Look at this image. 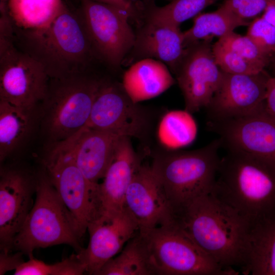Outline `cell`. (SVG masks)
Listing matches in <instances>:
<instances>
[{"label":"cell","instance_id":"5bb4252c","mask_svg":"<svg viewBox=\"0 0 275 275\" xmlns=\"http://www.w3.org/2000/svg\"><path fill=\"white\" fill-rule=\"evenodd\" d=\"M139 230L136 221L125 207L119 211L101 214L90 223L87 228L88 245L77 253L86 267V272L97 275Z\"/></svg>","mask_w":275,"mask_h":275},{"label":"cell","instance_id":"484cf974","mask_svg":"<svg viewBox=\"0 0 275 275\" xmlns=\"http://www.w3.org/2000/svg\"><path fill=\"white\" fill-rule=\"evenodd\" d=\"M97 275H152L139 231L127 242L118 255L102 267Z\"/></svg>","mask_w":275,"mask_h":275},{"label":"cell","instance_id":"83f0119b","mask_svg":"<svg viewBox=\"0 0 275 275\" xmlns=\"http://www.w3.org/2000/svg\"><path fill=\"white\" fill-rule=\"evenodd\" d=\"M217 0H171L162 7H152L146 19L161 22L179 27L186 20L194 18Z\"/></svg>","mask_w":275,"mask_h":275},{"label":"cell","instance_id":"7c38bea8","mask_svg":"<svg viewBox=\"0 0 275 275\" xmlns=\"http://www.w3.org/2000/svg\"><path fill=\"white\" fill-rule=\"evenodd\" d=\"M149 121L145 109L132 101L121 84L104 79L82 128L142 139L148 129Z\"/></svg>","mask_w":275,"mask_h":275},{"label":"cell","instance_id":"d6a6232c","mask_svg":"<svg viewBox=\"0 0 275 275\" xmlns=\"http://www.w3.org/2000/svg\"><path fill=\"white\" fill-rule=\"evenodd\" d=\"M270 0H225L222 4L240 18L250 22L263 12Z\"/></svg>","mask_w":275,"mask_h":275},{"label":"cell","instance_id":"44dd1931","mask_svg":"<svg viewBox=\"0 0 275 275\" xmlns=\"http://www.w3.org/2000/svg\"><path fill=\"white\" fill-rule=\"evenodd\" d=\"M175 83L168 66L152 58H144L133 63L124 72L122 86L135 103L161 94Z\"/></svg>","mask_w":275,"mask_h":275},{"label":"cell","instance_id":"836d02e7","mask_svg":"<svg viewBox=\"0 0 275 275\" xmlns=\"http://www.w3.org/2000/svg\"><path fill=\"white\" fill-rule=\"evenodd\" d=\"M23 254L19 251L14 254L1 251L0 274H4L9 270H15L24 261L22 257Z\"/></svg>","mask_w":275,"mask_h":275},{"label":"cell","instance_id":"cb8c5ba5","mask_svg":"<svg viewBox=\"0 0 275 275\" xmlns=\"http://www.w3.org/2000/svg\"><path fill=\"white\" fill-rule=\"evenodd\" d=\"M251 22L242 19L222 5L216 10L200 13L194 19L192 26L183 32L184 45L198 41L219 38L234 32L237 28L249 26Z\"/></svg>","mask_w":275,"mask_h":275},{"label":"cell","instance_id":"e0dca14e","mask_svg":"<svg viewBox=\"0 0 275 275\" xmlns=\"http://www.w3.org/2000/svg\"><path fill=\"white\" fill-rule=\"evenodd\" d=\"M124 206L136 221L140 230L171 221L172 209L151 166L141 164L129 185Z\"/></svg>","mask_w":275,"mask_h":275},{"label":"cell","instance_id":"5b68a950","mask_svg":"<svg viewBox=\"0 0 275 275\" xmlns=\"http://www.w3.org/2000/svg\"><path fill=\"white\" fill-rule=\"evenodd\" d=\"M104 80L89 71L50 78L39 104L42 129L49 145L66 140L86 124Z\"/></svg>","mask_w":275,"mask_h":275},{"label":"cell","instance_id":"7402d4cb","mask_svg":"<svg viewBox=\"0 0 275 275\" xmlns=\"http://www.w3.org/2000/svg\"><path fill=\"white\" fill-rule=\"evenodd\" d=\"M243 273L275 275V211L250 223Z\"/></svg>","mask_w":275,"mask_h":275},{"label":"cell","instance_id":"6da1fadb","mask_svg":"<svg viewBox=\"0 0 275 275\" xmlns=\"http://www.w3.org/2000/svg\"><path fill=\"white\" fill-rule=\"evenodd\" d=\"M171 222L224 268L242 267L250 223L211 193L173 211Z\"/></svg>","mask_w":275,"mask_h":275},{"label":"cell","instance_id":"52a82bcc","mask_svg":"<svg viewBox=\"0 0 275 275\" xmlns=\"http://www.w3.org/2000/svg\"><path fill=\"white\" fill-rule=\"evenodd\" d=\"M152 275H235L172 223L139 230Z\"/></svg>","mask_w":275,"mask_h":275},{"label":"cell","instance_id":"d4e9b609","mask_svg":"<svg viewBox=\"0 0 275 275\" xmlns=\"http://www.w3.org/2000/svg\"><path fill=\"white\" fill-rule=\"evenodd\" d=\"M63 0H8V12L13 26L33 30L49 24L64 6Z\"/></svg>","mask_w":275,"mask_h":275},{"label":"cell","instance_id":"4316f807","mask_svg":"<svg viewBox=\"0 0 275 275\" xmlns=\"http://www.w3.org/2000/svg\"><path fill=\"white\" fill-rule=\"evenodd\" d=\"M197 125L191 114L186 110H173L161 118L157 136L161 145L170 150L189 145L195 140Z\"/></svg>","mask_w":275,"mask_h":275},{"label":"cell","instance_id":"4dcf8cb0","mask_svg":"<svg viewBox=\"0 0 275 275\" xmlns=\"http://www.w3.org/2000/svg\"><path fill=\"white\" fill-rule=\"evenodd\" d=\"M215 61L224 72L230 74H256L265 70L243 58L218 41L212 45Z\"/></svg>","mask_w":275,"mask_h":275},{"label":"cell","instance_id":"1f68e13d","mask_svg":"<svg viewBox=\"0 0 275 275\" xmlns=\"http://www.w3.org/2000/svg\"><path fill=\"white\" fill-rule=\"evenodd\" d=\"M246 35L272 59L275 55L274 26L258 16L250 22Z\"/></svg>","mask_w":275,"mask_h":275},{"label":"cell","instance_id":"74e56055","mask_svg":"<svg viewBox=\"0 0 275 275\" xmlns=\"http://www.w3.org/2000/svg\"><path fill=\"white\" fill-rule=\"evenodd\" d=\"M8 0H0V10L4 11L8 9Z\"/></svg>","mask_w":275,"mask_h":275},{"label":"cell","instance_id":"e575fe53","mask_svg":"<svg viewBox=\"0 0 275 275\" xmlns=\"http://www.w3.org/2000/svg\"><path fill=\"white\" fill-rule=\"evenodd\" d=\"M109 4L127 12L132 18L138 19V11L131 0H89Z\"/></svg>","mask_w":275,"mask_h":275},{"label":"cell","instance_id":"ac0fdd59","mask_svg":"<svg viewBox=\"0 0 275 275\" xmlns=\"http://www.w3.org/2000/svg\"><path fill=\"white\" fill-rule=\"evenodd\" d=\"M121 136L109 131L82 128L57 144L67 151L87 179L98 184L113 158Z\"/></svg>","mask_w":275,"mask_h":275},{"label":"cell","instance_id":"8fae6325","mask_svg":"<svg viewBox=\"0 0 275 275\" xmlns=\"http://www.w3.org/2000/svg\"><path fill=\"white\" fill-rule=\"evenodd\" d=\"M211 41L187 46L174 72L184 97L185 109L191 114L209 105L223 78L224 72L215 61Z\"/></svg>","mask_w":275,"mask_h":275},{"label":"cell","instance_id":"f35d334b","mask_svg":"<svg viewBox=\"0 0 275 275\" xmlns=\"http://www.w3.org/2000/svg\"><path fill=\"white\" fill-rule=\"evenodd\" d=\"M271 63H272L273 64V65H274V74H275V55H274V56L273 57V58L272 59Z\"/></svg>","mask_w":275,"mask_h":275},{"label":"cell","instance_id":"f1b7e54d","mask_svg":"<svg viewBox=\"0 0 275 275\" xmlns=\"http://www.w3.org/2000/svg\"><path fill=\"white\" fill-rule=\"evenodd\" d=\"M86 272V267L77 254L54 264L45 263L30 256L15 270V275H81Z\"/></svg>","mask_w":275,"mask_h":275},{"label":"cell","instance_id":"d6986e66","mask_svg":"<svg viewBox=\"0 0 275 275\" xmlns=\"http://www.w3.org/2000/svg\"><path fill=\"white\" fill-rule=\"evenodd\" d=\"M141 164L130 138L121 136L102 182L99 183L100 215L119 211L125 207L126 191Z\"/></svg>","mask_w":275,"mask_h":275},{"label":"cell","instance_id":"ba28073f","mask_svg":"<svg viewBox=\"0 0 275 275\" xmlns=\"http://www.w3.org/2000/svg\"><path fill=\"white\" fill-rule=\"evenodd\" d=\"M43 169L69 211L80 238L100 213L98 184L90 182L69 153L57 144L49 145Z\"/></svg>","mask_w":275,"mask_h":275},{"label":"cell","instance_id":"f546056e","mask_svg":"<svg viewBox=\"0 0 275 275\" xmlns=\"http://www.w3.org/2000/svg\"><path fill=\"white\" fill-rule=\"evenodd\" d=\"M217 41L263 70L271 63L272 58L247 35L242 36L234 31Z\"/></svg>","mask_w":275,"mask_h":275},{"label":"cell","instance_id":"3957f363","mask_svg":"<svg viewBox=\"0 0 275 275\" xmlns=\"http://www.w3.org/2000/svg\"><path fill=\"white\" fill-rule=\"evenodd\" d=\"M211 193L250 223L275 211V165L227 149Z\"/></svg>","mask_w":275,"mask_h":275},{"label":"cell","instance_id":"603a6c76","mask_svg":"<svg viewBox=\"0 0 275 275\" xmlns=\"http://www.w3.org/2000/svg\"><path fill=\"white\" fill-rule=\"evenodd\" d=\"M35 112L0 100L1 162L28 138L33 128Z\"/></svg>","mask_w":275,"mask_h":275},{"label":"cell","instance_id":"8d00e7d4","mask_svg":"<svg viewBox=\"0 0 275 275\" xmlns=\"http://www.w3.org/2000/svg\"><path fill=\"white\" fill-rule=\"evenodd\" d=\"M261 17L275 27V0H270Z\"/></svg>","mask_w":275,"mask_h":275},{"label":"cell","instance_id":"4fadbf2b","mask_svg":"<svg viewBox=\"0 0 275 275\" xmlns=\"http://www.w3.org/2000/svg\"><path fill=\"white\" fill-rule=\"evenodd\" d=\"M270 77L265 70L256 74L224 72L221 84L206 108L209 122L245 116L264 108Z\"/></svg>","mask_w":275,"mask_h":275},{"label":"cell","instance_id":"8992f818","mask_svg":"<svg viewBox=\"0 0 275 275\" xmlns=\"http://www.w3.org/2000/svg\"><path fill=\"white\" fill-rule=\"evenodd\" d=\"M80 237L74 221L45 170L37 175L35 199L13 243L30 256L34 250L65 244L79 253Z\"/></svg>","mask_w":275,"mask_h":275},{"label":"cell","instance_id":"277c9868","mask_svg":"<svg viewBox=\"0 0 275 275\" xmlns=\"http://www.w3.org/2000/svg\"><path fill=\"white\" fill-rule=\"evenodd\" d=\"M222 146L218 138L198 149L170 150L154 154L151 168L172 211L211 193L216 179Z\"/></svg>","mask_w":275,"mask_h":275},{"label":"cell","instance_id":"7a4b0ae2","mask_svg":"<svg viewBox=\"0 0 275 275\" xmlns=\"http://www.w3.org/2000/svg\"><path fill=\"white\" fill-rule=\"evenodd\" d=\"M15 45L39 62L50 78L89 71L97 59L78 10L65 4L45 26L22 30L13 26Z\"/></svg>","mask_w":275,"mask_h":275},{"label":"cell","instance_id":"9a60e30c","mask_svg":"<svg viewBox=\"0 0 275 275\" xmlns=\"http://www.w3.org/2000/svg\"><path fill=\"white\" fill-rule=\"evenodd\" d=\"M207 125L219 135L226 149L243 151L275 165V116L265 106L250 115L208 122Z\"/></svg>","mask_w":275,"mask_h":275},{"label":"cell","instance_id":"2e32d148","mask_svg":"<svg viewBox=\"0 0 275 275\" xmlns=\"http://www.w3.org/2000/svg\"><path fill=\"white\" fill-rule=\"evenodd\" d=\"M37 176L22 168H1L0 172V248L9 253L31 210Z\"/></svg>","mask_w":275,"mask_h":275},{"label":"cell","instance_id":"d590c367","mask_svg":"<svg viewBox=\"0 0 275 275\" xmlns=\"http://www.w3.org/2000/svg\"><path fill=\"white\" fill-rule=\"evenodd\" d=\"M265 106L269 113L275 116V74L270 76L267 82Z\"/></svg>","mask_w":275,"mask_h":275},{"label":"cell","instance_id":"ab89813d","mask_svg":"<svg viewBox=\"0 0 275 275\" xmlns=\"http://www.w3.org/2000/svg\"><path fill=\"white\" fill-rule=\"evenodd\" d=\"M170 1H171V0H170Z\"/></svg>","mask_w":275,"mask_h":275},{"label":"cell","instance_id":"30bf717a","mask_svg":"<svg viewBox=\"0 0 275 275\" xmlns=\"http://www.w3.org/2000/svg\"><path fill=\"white\" fill-rule=\"evenodd\" d=\"M77 10L97 58L113 68L119 67L135 41L129 14L115 6L89 0H81Z\"/></svg>","mask_w":275,"mask_h":275},{"label":"cell","instance_id":"ffe728a7","mask_svg":"<svg viewBox=\"0 0 275 275\" xmlns=\"http://www.w3.org/2000/svg\"><path fill=\"white\" fill-rule=\"evenodd\" d=\"M135 33L134 43L129 54L137 61L144 58L158 60L174 73L186 48L179 27L146 19Z\"/></svg>","mask_w":275,"mask_h":275},{"label":"cell","instance_id":"9c48e42d","mask_svg":"<svg viewBox=\"0 0 275 275\" xmlns=\"http://www.w3.org/2000/svg\"><path fill=\"white\" fill-rule=\"evenodd\" d=\"M50 78L43 66L15 44L0 37V100L36 111L44 99Z\"/></svg>","mask_w":275,"mask_h":275}]
</instances>
